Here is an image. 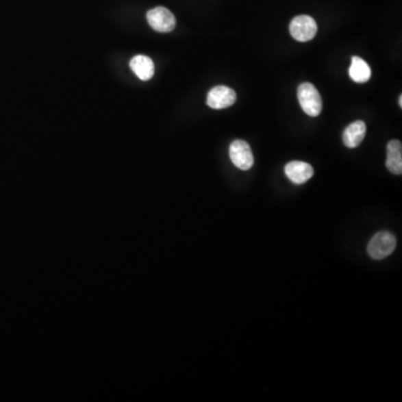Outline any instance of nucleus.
<instances>
[{"label": "nucleus", "instance_id": "f257e3e1", "mask_svg": "<svg viewBox=\"0 0 402 402\" xmlns=\"http://www.w3.org/2000/svg\"><path fill=\"white\" fill-rule=\"evenodd\" d=\"M297 99L302 106L303 111L312 116L316 118L322 111V97L320 93L311 83H303L297 88Z\"/></svg>", "mask_w": 402, "mask_h": 402}, {"label": "nucleus", "instance_id": "39448f33", "mask_svg": "<svg viewBox=\"0 0 402 402\" xmlns=\"http://www.w3.org/2000/svg\"><path fill=\"white\" fill-rule=\"evenodd\" d=\"M229 157L235 166L240 170H249L254 164L251 147L242 140H236L230 145Z\"/></svg>", "mask_w": 402, "mask_h": 402}, {"label": "nucleus", "instance_id": "f03ea898", "mask_svg": "<svg viewBox=\"0 0 402 402\" xmlns=\"http://www.w3.org/2000/svg\"><path fill=\"white\" fill-rule=\"evenodd\" d=\"M397 239L389 231H380L372 237L368 245V253L373 260H380L388 257L396 249Z\"/></svg>", "mask_w": 402, "mask_h": 402}, {"label": "nucleus", "instance_id": "423d86ee", "mask_svg": "<svg viewBox=\"0 0 402 402\" xmlns=\"http://www.w3.org/2000/svg\"><path fill=\"white\" fill-rule=\"evenodd\" d=\"M236 99V92L233 88L219 85L209 91L207 105L215 110L226 109L235 104Z\"/></svg>", "mask_w": 402, "mask_h": 402}, {"label": "nucleus", "instance_id": "6e6552de", "mask_svg": "<svg viewBox=\"0 0 402 402\" xmlns=\"http://www.w3.org/2000/svg\"><path fill=\"white\" fill-rule=\"evenodd\" d=\"M366 127L364 122L361 120L353 122L343 132V143L348 148H357L362 143L363 139L366 136Z\"/></svg>", "mask_w": 402, "mask_h": 402}, {"label": "nucleus", "instance_id": "1a4fd4ad", "mask_svg": "<svg viewBox=\"0 0 402 402\" xmlns=\"http://www.w3.org/2000/svg\"><path fill=\"white\" fill-rule=\"evenodd\" d=\"M388 170L393 175H400L402 173V145L399 140H392L387 145Z\"/></svg>", "mask_w": 402, "mask_h": 402}, {"label": "nucleus", "instance_id": "0eeeda50", "mask_svg": "<svg viewBox=\"0 0 402 402\" xmlns=\"http://www.w3.org/2000/svg\"><path fill=\"white\" fill-rule=\"evenodd\" d=\"M285 175L295 185H302L313 177L314 170L311 164L303 161H292L285 166Z\"/></svg>", "mask_w": 402, "mask_h": 402}, {"label": "nucleus", "instance_id": "7ed1b4c3", "mask_svg": "<svg viewBox=\"0 0 402 402\" xmlns=\"http://www.w3.org/2000/svg\"><path fill=\"white\" fill-rule=\"evenodd\" d=\"M290 33L294 40L299 42H309L318 33V24L311 16H297L290 25Z\"/></svg>", "mask_w": 402, "mask_h": 402}, {"label": "nucleus", "instance_id": "20e7f679", "mask_svg": "<svg viewBox=\"0 0 402 402\" xmlns=\"http://www.w3.org/2000/svg\"><path fill=\"white\" fill-rule=\"evenodd\" d=\"M147 19L149 25L159 33H170L175 27V15L166 7H157L149 10Z\"/></svg>", "mask_w": 402, "mask_h": 402}, {"label": "nucleus", "instance_id": "9b49d317", "mask_svg": "<svg viewBox=\"0 0 402 402\" xmlns=\"http://www.w3.org/2000/svg\"><path fill=\"white\" fill-rule=\"evenodd\" d=\"M349 74L352 81L355 83H366L371 77V68L364 60L353 56L349 68Z\"/></svg>", "mask_w": 402, "mask_h": 402}, {"label": "nucleus", "instance_id": "9d476101", "mask_svg": "<svg viewBox=\"0 0 402 402\" xmlns=\"http://www.w3.org/2000/svg\"><path fill=\"white\" fill-rule=\"evenodd\" d=\"M130 67L134 74L142 81H149L152 79V76L155 75V64L151 58L145 55L134 56L131 60Z\"/></svg>", "mask_w": 402, "mask_h": 402}, {"label": "nucleus", "instance_id": "f8f14e48", "mask_svg": "<svg viewBox=\"0 0 402 402\" xmlns=\"http://www.w3.org/2000/svg\"><path fill=\"white\" fill-rule=\"evenodd\" d=\"M399 105L400 108H402V95H400L399 97Z\"/></svg>", "mask_w": 402, "mask_h": 402}]
</instances>
